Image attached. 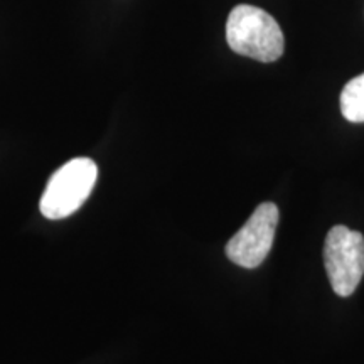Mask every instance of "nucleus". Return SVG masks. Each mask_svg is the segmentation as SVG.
<instances>
[{"instance_id":"nucleus-1","label":"nucleus","mask_w":364,"mask_h":364,"mask_svg":"<svg viewBox=\"0 0 364 364\" xmlns=\"http://www.w3.org/2000/svg\"><path fill=\"white\" fill-rule=\"evenodd\" d=\"M226 41L236 54L273 63L282 58L285 39L279 22L260 7L241 4L226 22Z\"/></svg>"},{"instance_id":"nucleus-2","label":"nucleus","mask_w":364,"mask_h":364,"mask_svg":"<svg viewBox=\"0 0 364 364\" xmlns=\"http://www.w3.org/2000/svg\"><path fill=\"white\" fill-rule=\"evenodd\" d=\"M98 177V167L88 157L66 162L49 177L39 209L48 220H63L71 216L90 198Z\"/></svg>"},{"instance_id":"nucleus-3","label":"nucleus","mask_w":364,"mask_h":364,"mask_svg":"<svg viewBox=\"0 0 364 364\" xmlns=\"http://www.w3.org/2000/svg\"><path fill=\"white\" fill-rule=\"evenodd\" d=\"M324 263L331 287L339 297H349L364 275V238L343 225L331 228L324 245Z\"/></svg>"},{"instance_id":"nucleus-4","label":"nucleus","mask_w":364,"mask_h":364,"mask_svg":"<svg viewBox=\"0 0 364 364\" xmlns=\"http://www.w3.org/2000/svg\"><path fill=\"white\" fill-rule=\"evenodd\" d=\"M279 218L280 213L275 204H260L245 226L228 241V258L243 268L260 267L272 250Z\"/></svg>"},{"instance_id":"nucleus-5","label":"nucleus","mask_w":364,"mask_h":364,"mask_svg":"<svg viewBox=\"0 0 364 364\" xmlns=\"http://www.w3.org/2000/svg\"><path fill=\"white\" fill-rule=\"evenodd\" d=\"M341 113L348 122L364 124V73L344 86L341 93Z\"/></svg>"}]
</instances>
